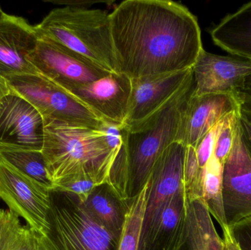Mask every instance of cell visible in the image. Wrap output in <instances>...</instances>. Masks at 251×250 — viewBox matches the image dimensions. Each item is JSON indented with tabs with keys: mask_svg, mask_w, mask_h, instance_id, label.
Segmentation results:
<instances>
[{
	"mask_svg": "<svg viewBox=\"0 0 251 250\" xmlns=\"http://www.w3.org/2000/svg\"><path fill=\"white\" fill-rule=\"evenodd\" d=\"M119 71L129 79L192 68L203 50L197 18L169 0H126L110 13Z\"/></svg>",
	"mask_w": 251,
	"mask_h": 250,
	"instance_id": "cell-1",
	"label": "cell"
},
{
	"mask_svg": "<svg viewBox=\"0 0 251 250\" xmlns=\"http://www.w3.org/2000/svg\"><path fill=\"white\" fill-rule=\"evenodd\" d=\"M193 86V78L152 117L131 129L123 128V144L112 166L108 183L127 204L143 191L156 160L175 142L181 113Z\"/></svg>",
	"mask_w": 251,
	"mask_h": 250,
	"instance_id": "cell-2",
	"label": "cell"
},
{
	"mask_svg": "<svg viewBox=\"0 0 251 250\" xmlns=\"http://www.w3.org/2000/svg\"><path fill=\"white\" fill-rule=\"evenodd\" d=\"M44 122L41 151L53 187L76 176H89L99 185L108 183L112 166L121 148H111L102 128L55 120Z\"/></svg>",
	"mask_w": 251,
	"mask_h": 250,
	"instance_id": "cell-3",
	"label": "cell"
},
{
	"mask_svg": "<svg viewBox=\"0 0 251 250\" xmlns=\"http://www.w3.org/2000/svg\"><path fill=\"white\" fill-rule=\"evenodd\" d=\"M35 28L38 35L69 48L101 68L119 73L110 13L100 9L65 6L51 10Z\"/></svg>",
	"mask_w": 251,
	"mask_h": 250,
	"instance_id": "cell-4",
	"label": "cell"
},
{
	"mask_svg": "<svg viewBox=\"0 0 251 250\" xmlns=\"http://www.w3.org/2000/svg\"><path fill=\"white\" fill-rule=\"evenodd\" d=\"M46 238L52 250H117L119 241L89 214L75 194L52 188Z\"/></svg>",
	"mask_w": 251,
	"mask_h": 250,
	"instance_id": "cell-5",
	"label": "cell"
},
{
	"mask_svg": "<svg viewBox=\"0 0 251 250\" xmlns=\"http://www.w3.org/2000/svg\"><path fill=\"white\" fill-rule=\"evenodd\" d=\"M6 79L13 91L36 109L44 120L94 129L106 123L79 100L39 73L14 75Z\"/></svg>",
	"mask_w": 251,
	"mask_h": 250,
	"instance_id": "cell-6",
	"label": "cell"
},
{
	"mask_svg": "<svg viewBox=\"0 0 251 250\" xmlns=\"http://www.w3.org/2000/svg\"><path fill=\"white\" fill-rule=\"evenodd\" d=\"M186 146L174 142L164 150L155 162L149 182L138 250H148L168 201L184 189L183 167Z\"/></svg>",
	"mask_w": 251,
	"mask_h": 250,
	"instance_id": "cell-7",
	"label": "cell"
},
{
	"mask_svg": "<svg viewBox=\"0 0 251 250\" xmlns=\"http://www.w3.org/2000/svg\"><path fill=\"white\" fill-rule=\"evenodd\" d=\"M29 60L39 74L67 91L88 85L110 74L89 60L60 44L38 35Z\"/></svg>",
	"mask_w": 251,
	"mask_h": 250,
	"instance_id": "cell-8",
	"label": "cell"
},
{
	"mask_svg": "<svg viewBox=\"0 0 251 250\" xmlns=\"http://www.w3.org/2000/svg\"><path fill=\"white\" fill-rule=\"evenodd\" d=\"M51 189L0 159V198L10 211L46 236Z\"/></svg>",
	"mask_w": 251,
	"mask_h": 250,
	"instance_id": "cell-9",
	"label": "cell"
},
{
	"mask_svg": "<svg viewBox=\"0 0 251 250\" xmlns=\"http://www.w3.org/2000/svg\"><path fill=\"white\" fill-rule=\"evenodd\" d=\"M222 190L228 227L251 217V151L239 117L232 148L223 164Z\"/></svg>",
	"mask_w": 251,
	"mask_h": 250,
	"instance_id": "cell-10",
	"label": "cell"
},
{
	"mask_svg": "<svg viewBox=\"0 0 251 250\" xmlns=\"http://www.w3.org/2000/svg\"><path fill=\"white\" fill-rule=\"evenodd\" d=\"M237 92L200 96L193 95L191 92L181 113L175 142L197 148L213 128L228 114L238 110Z\"/></svg>",
	"mask_w": 251,
	"mask_h": 250,
	"instance_id": "cell-11",
	"label": "cell"
},
{
	"mask_svg": "<svg viewBox=\"0 0 251 250\" xmlns=\"http://www.w3.org/2000/svg\"><path fill=\"white\" fill-rule=\"evenodd\" d=\"M193 78V68H189L131 79V94L124 128L131 129L152 117Z\"/></svg>",
	"mask_w": 251,
	"mask_h": 250,
	"instance_id": "cell-12",
	"label": "cell"
},
{
	"mask_svg": "<svg viewBox=\"0 0 251 250\" xmlns=\"http://www.w3.org/2000/svg\"><path fill=\"white\" fill-rule=\"evenodd\" d=\"M131 90V79L110 73L88 85L65 91L94 112L103 121L120 128L125 126Z\"/></svg>",
	"mask_w": 251,
	"mask_h": 250,
	"instance_id": "cell-13",
	"label": "cell"
},
{
	"mask_svg": "<svg viewBox=\"0 0 251 250\" xmlns=\"http://www.w3.org/2000/svg\"><path fill=\"white\" fill-rule=\"evenodd\" d=\"M192 95L236 93L251 75V61L217 55L204 49L193 66Z\"/></svg>",
	"mask_w": 251,
	"mask_h": 250,
	"instance_id": "cell-14",
	"label": "cell"
},
{
	"mask_svg": "<svg viewBox=\"0 0 251 250\" xmlns=\"http://www.w3.org/2000/svg\"><path fill=\"white\" fill-rule=\"evenodd\" d=\"M42 116L25 98L13 91L0 101V143L42 151Z\"/></svg>",
	"mask_w": 251,
	"mask_h": 250,
	"instance_id": "cell-15",
	"label": "cell"
},
{
	"mask_svg": "<svg viewBox=\"0 0 251 250\" xmlns=\"http://www.w3.org/2000/svg\"><path fill=\"white\" fill-rule=\"evenodd\" d=\"M35 26L24 18L5 13L0 19V75L38 74L29 57L38 44Z\"/></svg>",
	"mask_w": 251,
	"mask_h": 250,
	"instance_id": "cell-16",
	"label": "cell"
},
{
	"mask_svg": "<svg viewBox=\"0 0 251 250\" xmlns=\"http://www.w3.org/2000/svg\"><path fill=\"white\" fill-rule=\"evenodd\" d=\"M179 250H224V239L201 198L186 199L185 229Z\"/></svg>",
	"mask_w": 251,
	"mask_h": 250,
	"instance_id": "cell-17",
	"label": "cell"
},
{
	"mask_svg": "<svg viewBox=\"0 0 251 250\" xmlns=\"http://www.w3.org/2000/svg\"><path fill=\"white\" fill-rule=\"evenodd\" d=\"M210 34L215 45L251 61V1L226 16Z\"/></svg>",
	"mask_w": 251,
	"mask_h": 250,
	"instance_id": "cell-18",
	"label": "cell"
},
{
	"mask_svg": "<svg viewBox=\"0 0 251 250\" xmlns=\"http://www.w3.org/2000/svg\"><path fill=\"white\" fill-rule=\"evenodd\" d=\"M82 203L89 214L117 240H120L128 204L116 189L107 183L98 185Z\"/></svg>",
	"mask_w": 251,
	"mask_h": 250,
	"instance_id": "cell-19",
	"label": "cell"
},
{
	"mask_svg": "<svg viewBox=\"0 0 251 250\" xmlns=\"http://www.w3.org/2000/svg\"><path fill=\"white\" fill-rule=\"evenodd\" d=\"M185 222L186 195L182 189L167 204L148 250H179Z\"/></svg>",
	"mask_w": 251,
	"mask_h": 250,
	"instance_id": "cell-20",
	"label": "cell"
},
{
	"mask_svg": "<svg viewBox=\"0 0 251 250\" xmlns=\"http://www.w3.org/2000/svg\"><path fill=\"white\" fill-rule=\"evenodd\" d=\"M0 159L40 183L52 189L42 151L0 143Z\"/></svg>",
	"mask_w": 251,
	"mask_h": 250,
	"instance_id": "cell-21",
	"label": "cell"
},
{
	"mask_svg": "<svg viewBox=\"0 0 251 250\" xmlns=\"http://www.w3.org/2000/svg\"><path fill=\"white\" fill-rule=\"evenodd\" d=\"M223 165L212 156L203 172V200L211 216L217 220L223 232L228 230L224 212L222 190Z\"/></svg>",
	"mask_w": 251,
	"mask_h": 250,
	"instance_id": "cell-22",
	"label": "cell"
},
{
	"mask_svg": "<svg viewBox=\"0 0 251 250\" xmlns=\"http://www.w3.org/2000/svg\"><path fill=\"white\" fill-rule=\"evenodd\" d=\"M148 192L149 183L143 191L128 204L125 227L117 250H138Z\"/></svg>",
	"mask_w": 251,
	"mask_h": 250,
	"instance_id": "cell-23",
	"label": "cell"
},
{
	"mask_svg": "<svg viewBox=\"0 0 251 250\" xmlns=\"http://www.w3.org/2000/svg\"><path fill=\"white\" fill-rule=\"evenodd\" d=\"M203 172L204 169L199 166L196 148L186 147L183 167V186L186 199H203Z\"/></svg>",
	"mask_w": 251,
	"mask_h": 250,
	"instance_id": "cell-24",
	"label": "cell"
},
{
	"mask_svg": "<svg viewBox=\"0 0 251 250\" xmlns=\"http://www.w3.org/2000/svg\"><path fill=\"white\" fill-rule=\"evenodd\" d=\"M237 120L238 110L228 114L223 120L217 135L213 154L222 165L232 148Z\"/></svg>",
	"mask_w": 251,
	"mask_h": 250,
	"instance_id": "cell-25",
	"label": "cell"
},
{
	"mask_svg": "<svg viewBox=\"0 0 251 250\" xmlns=\"http://www.w3.org/2000/svg\"><path fill=\"white\" fill-rule=\"evenodd\" d=\"M19 216L0 208V250H12L22 230Z\"/></svg>",
	"mask_w": 251,
	"mask_h": 250,
	"instance_id": "cell-26",
	"label": "cell"
},
{
	"mask_svg": "<svg viewBox=\"0 0 251 250\" xmlns=\"http://www.w3.org/2000/svg\"><path fill=\"white\" fill-rule=\"evenodd\" d=\"M12 250H52L45 236L29 226H23Z\"/></svg>",
	"mask_w": 251,
	"mask_h": 250,
	"instance_id": "cell-27",
	"label": "cell"
},
{
	"mask_svg": "<svg viewBox=\"0 0 251 250\" xmlns=\"http://www.w3.org/2000/svg\"><path fill=\"white\" fill-rule=\"evenodd\" d=\"M98 183L88 176H76L66 179L53 188L75 194L82 202L87 199Z\"/></svg>",
	"mask_w": 251,
	"mask_h": 250,
	"instance_id": "cell-28",
	"label": "cell"
},
{
	"mask_svg": "<svg viewBox=\"0 0 251 250\" xmlns=\"http://www.w3.org/2000/svg\"><path fill=\"white\" fill-rule=\"evenodd\" d=\"M222 121L219 124L217 125L215 128H213L202 139L197 148H196V154H197L198 160H199V166L201 168L204 169L208 161L213 155L215 140H216L217 135L219 132Z\"/></svg>",
	"mask_w": 251,
	"mask_h": 250,
	"instance_id": "cell-29",
	"label": "cell"
},
{
	"mask_svg": "<svg viewBox=\"0 0 251 250\" xmlns=\"http://www.w3.org/2000/svg\"><path fill=\"white\" fill-rule=\"evenodd\" d=\"M229 231L242 250H251V217L230 226Z\"/></svg>",
	"mask_w": 251,
	"mask_h": 250,
	"instance_id": "cell-30",
	"label": "cell"
},
{
	"mask_svg": "<svg viewBox=\"0 0 251 250\" xmlns=\"http://www.w3.org/2000/svg\"><path fill=\"white\" fill-rule=\"evenodd\" d=\"M224 250H242L230 233L229 228L224 232Z\"/></svg>",
	"mask_w": 251,
	"mask_h": 250,
	"instance_id": "cell-31",
	"label": "cell"
},
{
	"mask_svg": "<svg viewBox=\"0 0 251 250\" xmlns=\"http://www.w3.org/2000/svg\"><path fill=\"white\" fill-rule=\"evenodd\" d=\"M239 120H240V126H241L245 140H246V143L248 144L249 148L251 150V124L247 120L240 117H239Z\"/></svg>",
	"mask_w": 251,
	"mask_h": 250,
	"instance_id": "cell-32",
	"label": "cell"
},
{
	"mask_svg": "<svg viewBox=\"0 0 251 250\" xmlns=\"http://www.w3.org/2000/svg\"><path fill=\"white\" fill-rule=\"evenodd\" d=\"M13 92L7 79L0 75V101Z\"/></svg>",
	"mask_w": 251,
	"mask_h": 250,
	"instance_id": "cell-33",
	"label": "cell"
},
{
	"mask_svg": "<svg viewBox=\"0 0 251 250\" xmlns=\"http://www.w3.org/2000/svg\"><path fill=\"white\" fill-rule=\"evenodd\" d=\"M240 92H243L251 98V75L246 79L244 87Z\"/></svg>",
	"mask_w": 251,
	"mask_h": 250,
	"instance_id": "cell-34",
	"label": "cell"
},
{
	"mask_svg": "<svg viewBox=\"0 0 251 250\" xmlns=\"http://www.w3.org/2000/svg\"><path fill=\"white\" fill-rule=\"evenodd\" d=\"M5 14V13H4V11H3L2 9H1V7H0V19H1V18L3 17V16Z\"/></svg>",
	"mask_w": 251,
	"mask_h": 250,
	"instance_id": "cell-35",
	"label": "cell"
}]
</instances>
